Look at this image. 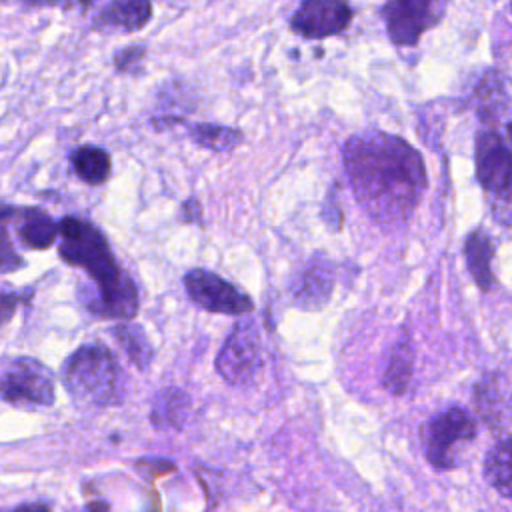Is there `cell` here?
<instances>
[{
  "label": "cell",
  "instance_id": "6da1fadb",
  "mask_svg": "<svg viewBox=\"0 0 512 512\" xmlns=\"http://www.w3.org/2000/svg\"><path fill=\"white\" fill-rule=\"evenodd\" d=\"M344 170L364 212L382 226L404 224L426 190L420 154L402 138L366 132L342 148Z\"/></svg>",
  "mask_w": 512,
  "mask_h": 512
},
{
  "label": "cell",
  "instance_id": "7a4b0ae2",
  "mask_svg": "<svg viewBox=\"0 0 512 512\" xmlns=\"http://www.w3.org/2000/svg\"><path fill=\"white\" fill-rule=\"evenodd\" d=\"M58 254L70 266L86 270L96 286L88 308L102 318L130 320L138 312V290L118 266L106 236L90 222L66 216L58 222Z\"/></svg>",
  "mask_w": 512,
  "mask_h": 512
},
{
  "label": "cell",
  "instance_id": "3957f363",
  "mask_svg": "<svg viewBox=\"0 0 512 512\" xmlns=\"http://www.w3.org/2000/svg\"><path fill=\"white\" fill-rule=\"evenodd\" d=\"M122 370L112 352L100 344L80 346L62 368V382L68 394L88 408L118 404Z\"/></svg>",
  "mask_w": 512,
  "mask_h": 512
},
{
  "label": "cell",
  "instance_id": "277c9868",
  "mask_svg": "<svg viewBox=\"0 0 512 512\" xmlns=\"http://www.w3.org/2000/svg\"><path fill=\"white\" fill-rule=\"evenodd\" d=\"M476 176L490 198L494 216L512 222V150L494 130L476 136Z\"/></svg>",
  "mask_w": 512,
  "mask_h": 512
},
{
  "label": "cell",
  "instance_id": "5b68a950",
  "mask_svg": "<svg viewBox=\"0 0 512 512\" xmlns=\"http://www.w3.org/2000/svg\"><path fill=\"white\" fill-rule=\"evenodd\" d=\"M476 438V422L458 406L432 416L424 426V452L438 470H452L464 462L468 448Z\"/></svg>",
  "mask_w": 512,
  "mask_h": 512
},
{
  "label": "cell",
  "instance_id": "8992f818",
  "mask_svg": "<svg viewBox=\"0 0 512 512\" xmlns=\"http://www.w3.org/2000/svg\"><path fill=\"white\" fill-rule=\"evenodd\" d=\"M0 398L18 408L52 406L54 376L50 368L36 358H0Z\"/></svg>",
  "mask_w": 512,
  "mask_h": 512
},
{
  "label": "cell",
  "instance_id": "52a82bcc",
  "mask_svg": "<svg viewBox=\"0 0 512 512\" xmlns=\"http://www.w3.org/2000/svg\"><path fill=\"white\" fill-rule=\"evenodd\" d=\"M262 364V350L256 326L238 322L216 356V370L228 384H248Z\"/></svg>",
  "mask_w": 512,
  "mask_h": 512
},
{
  "label": "cell",
  "instance_id": "ba28073f",
  "mask_svg": "<svg viewBox=\"0 0 512 512\" xmlns=\"http://www.w3.org/2000/svg\"><path fill=\"white\" fill-rule=\"evenodd\" d=\"M444 4L446 0H388L384 20L390 40L396 46H414L438 22Z\"/></svg>",
  "mask_w": 512,
  "mask_h": 512
},
{
  "label": "cell",
  "instance_id": "9c48e42d",
  "mask_svg": "<svg viewBox=\"0 0 512 512\" xmlns=\"http://www.w3.org/2000/svg\"><path fill=\"white\" fill-rule=\"evenodd\" d=\"M190 298L204 310L216 314H246L254 310L252 298L232 282L208 270H190L184 276Z\"/></svg>",
  "mask_w": 512,
  "mask_h": 512
},
{
  "label": "cell",
  "instance_id": "30bf717a",
  "mask_svg": "<svg viewBox=\"0 0 512 512\" xmlns=\"http://www.w3.org/2000/svg\"><path fill=\"white\" fill-rule=\"evenodd\" d=\"M352 22L346 0H302L290 18V26L304 38H326L344 32Z\"/></svg>",
  "mask_w": 512,
  "mask_h": 512
},
{
  "label": "cell",
  "instance_id": "8fae6325",
  "mask_svg": "<svg viewBox=\"0 0 512 512\" xmlns=\"http://www.w3.org/2000/svg\"><path fill=\"white\" fill-rule=\"evenodd\" d=\"M78 4L96 30L138 32L152 18L150 0H78Z\"/></svg>",
  "mask_w": 512,
  "mask_h": 512
},
{
  "label": "cell",
  "instance_id": "7c38bea8",
  "mask_svg": "<svg viewBox=\"0 0 512 512\" xmlns=\"http://www.w3.org/2000/svg\"><path fill=\"white\" fill-rule=\"evenodd\" d=\"M334 288V270L324 256H314L298 274L292 286L294 302L304 310L322 308Z\"/></svg>",
  "mask_w": 512,
  "mask_h": 512
},
{
  "label": "cell",
  "instance_id": "4fadbf2b",
  "mask_svg": "<svg viewBox=\"0 0 512 512\" xmlns=\"http://www.w3.org/2000/svg\"><path fill=\"white\" fill-rule=\"evenodd\" d=\"M14 224L22 244L32 250L50 248L58 238V222L40 208L14 210Z\"/></svg>",
  "mask_w": 512,
  "mask_h": 512
},
{
  "label": "cell",
  "instance_id": "5bb4252c",
  "mask_svg": "<svg viewBox=\"0 0 512 512\" xmlns=\"http://www.w3.org/2000/svg\"><path fill=\"white\" fill-rule=\"evenodd\" d=\"M494 242L486 234V230L476 228L468 234L464 242V256L468 270L478 284L480 290L488 292L494 284V274H492V258H494Z\"/></svg>",
  "mask_w": 512,
  "mask_h": 512
},
{
  "label": "cell",
  "instance_id": "9a60e30c",
  "mask_svg": "<svg viewBox=\"0 0 512 512\" xmlns=\"http://www.w3.org/2000/svg\"><path fill=\"white\" fill-rule=\"evenodd\" d=\"M72 172L90 186H100L108 180L112 170L110 154L94 144H82L72 150L70 154Z\"/></svg>",
  "mask_w": 512,
  "mask_h": 512
},
{
  "label": "cell",
  "instance_id": "2e32d148",
  "mask_svg": "<svg viewBox=\"0 0 512 512\" xmlns=\"http://www.w3.org/2000/svg\"><path fill=\"white\" fill-rule=\"evenodd\" d=\"M188 408H190L188 394L180 388H168L156 396L152 404L150 420L158 430L182 428L188 416Z\"/></svg>",
  "mask_w": 512,
  "mask_h": 512
},
{
  "label": "cell",
  "instance_id": "e0dca14e",
  "mask_svg": "<svg viewBox=\"0 0 512 512\" xmlns=\"http://www.w3.org/2000/svg\"><path fill=\"white\" fill-rule=\"evenodd\" d=\"M484 478L498 494L512 500V438L488 450L484 458Z\"/></svg>",
  "mask_w": 512,
  "mask_h": 512
},
{
  "label": "cell",
  "instance_id": "ac0fdd59",
  "mask_svg": "<svg viewBox=\"0 0 512 512\" xmlns=\"http://www.w3.org/2000/svg\"><path fill=\"white\" fill-rule=\"evenodd\" d=\"M194 144L200 148L212 150V152H230L238 148L244 140V134L238 128L232 126H220V124H192L188 130Z\"/></svg>",
  "mask_w": 512,
  "mask_h": 512
},
{
  "label": "cell",
  "instance_id": "d6986e66",
  "mask_svg": "<svg viewBox=\"0 0 512 512\" xmlns=\"http://www.w3.org/2000/svg\"><path fill=\"white\" fill-rule=\"evenodd\" d=\"M112 334L118 340V344L122 346V350L126 352V356L130 358V362L136 364V368H140V370H148V366L152 364L154 352H152V346H150L148 336L142 330V326L120 322L114 326Z\"/></svg>",
  "mask_w": 512,
  "mask_h": 512
},
{
  "label": "cell",
  "instance_id": "ffe728a7",
  "mask_svg": "<svg viewBox=\"0 0 512 512\" xmlns=\"http://www.w3.org/2000/svg\"><path fill=\"white\" fill-rule=\"evenodd\" d=\"M410 376H412V346L408 336H404L394 344V350L390 354V362L386 368L384 384L392 394H402L410 382Z\"/></svg>",
  "mask_w": 512,
  "mask_h": 512
},
{
  "label": "cell",
  "instance_id": "44dd1931",
  "mask_svg": "<svg viewBox=\"0 0 512 512\" xmlns=\"http://www.w3.org/2000/svg\"><path fill=\"white\" fill-rule=\"evenodd\" d=\"M476 98L480 102V116L484 120L498 118L502 112V106L506 102V90H504V78L498 72H488L482 82L476 88Z\"/></svg>",
  "mask_w": 512,
  "mask_h": 512
},
{
  "label": "cell",
  "instance_id": "7402d4cb",
  "mask_svg": "<svg viewBox=\"0 0 512 512\" xmlns=\"http://www.w3.org/2000/svg\"><path fill=\"white\" fill-rule=\"evenodd\" d=\"M12 212L14 208H0V274L14 272L24 266V260L14 250L8 234V220L12 218Z\"/></svg>",
  "mask_w": 512,
  "mask_h": 512
},
{
  "label": "cell",
  "instance_id": "603a6c76",
  "mask_svg": "<svg viewBox=\"0 0 512 512\" xmlns=\"http://www.w3.org/2000/svg\"><path fill=\"white\" fill-rule=\"evenodd\" d=\"M146 50L144 46H126V48H120L116 54H114V66L118 72H134L136 66H140L142 58H144Z\"/></svg>",
  "mask_w": 512,
  "mask_h": 512
},
{
  "label": "cell",
  "instance_id": "cb8c5ba5",
  "mask_svg": "<svg viewBox=\"0 0 512 512\" xmlns=\"http://www.w3.org/2000/svg\"><path fill=\"white\" fill-rule=\"evenodd\" d=\"M22 304V294L14 292H0V326H4Z\"/></svg>",
  "mask_w": 512,
  "mask_h": 512
},
{
  "label": "cell",
  "instance_id": "d4e9b609",
  "mask_svg": "<svg viewBox=\"0 0 512 512\" xmlns=\"http://www.w3.org/2000/svg\"><path fill=\"white\" fill-rule=\"evenodd\" d=\"M2 512H50V506L44 502H30V504H20L16 508L2 510Z\"/></svg>",
  "mask_w": 512,
  "mask_h": 512
},
{
  "label": "cell",
  "instance_id": "484cf974",
  "mask_svg": "<svg viewBox=\"0 0 512 512\" xmlns=\"http://www.w3.org/2000/svg\"><path fill=\"white\" fill-rule=\"evenodd\" d=\"M182 214H184L182 218L188 220V222H190V220H198V218H200V204H198L196 200L184 202V204H182Z\"/></svg>",
  "mask_w": 512,
  "mask_h": 512
},
{
  "label": "cell",
  "instance_id": "4316f807",
  "mask_svg": "<svg viewBox=\"0 0 512 512\" xmlns=\"http://www.w3.org/2000/svg\"><path fill=\"white\" fill-rule=\"evenodd\" d=\"M508 136H510V142H512V122L508 124Z\"/></svg>",
  "mask_w": 512,
  "mask_h": 512
}]
</instances>
